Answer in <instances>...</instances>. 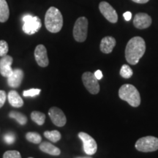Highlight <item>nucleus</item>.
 <instances>
[{
  "label": "nucleus",
  "mask_w": 158,
  "mask_h": 158,
  "mask_svg": "<svg viewBox=\"0 0 158 158\" xmlns=\"http://www.w3.org/2000/svg\"><path fill=\"white\" fill-rule=\"evenodd\" d=\"M35 58L39 66L45 68L48 65L49 61L46 48L43 45H38L35 50Z\"/></svg>",
  "instance_id": "9b49d317"
},
{
  "label": "nucleus",
  "mask_w": 158,
  "mask_h": 158,
  "mask_svg": "<svg viewBox=\"0 0 158 158\" xmlns=\"http://www.w3.org/2000/svg\"><path fill=\"white\" fill-rule=\"evenodd\" d=\"M13 61V57L9 55L2 56V58L0 59V73L3 77L8 78L13 73V70L11 67Z\"/></svg>",
  "instance_id": "ddd939ff"
},
{
  "label": "nucleus",
  "mask_w": 158,
  "mask_h": 158,
  "mask_svg": "<svg viewBox=\"0 0 158 158\" xmlns=\"http://www.w3.org/2000/svg\"><path fill=\"white\" fill-rule=\"evenodd\" d=\"M7 98H8L9 103L13 107L20 108L22 107L23 106V99L21 98V96L19 95V94L16 91L11 90L8 93Z\"/></svg>",
  "instance_id": "f3484780"
},
{
  "label": "nucleus",
  "mask_w": 158,
  "mask_h": 158,
  "mask_svg": "<svg viewBox=\"0 0 158 158\" xmlns=\"http://www.w3.org/2000/svg\"><path fill=\"white\" fill-rule=\"evenodd\" d=\"M29 158H33V157H29Z\"/></svg>",
  "instance_id": "473e14b6"
},
{
  "label": "nucleus",
  "mask_w": 158,
  "mask_h": 158,
  "mask_svg": "<svg viewBox=\"0 0 158 158\" xmlns=\"http://www.w3.org/2000/svg\"><path fill=\"white\" fill-rule=\"evenodd\" d=\"M82 81L84 86L91 94H96L100 92V84L94 73L85 72L82 75Z\"/></svg>",
  "instance_id": "0eeeda50"
},
{
  "label": "nucleus",
  "mask_w": 158,
  "mask_h": 158,
  "mask_svg": "<svg viewBox=\"0 0 158 158\" xmlns=\"http://www.w3.org/2000/svg\"><path fill=\"white\" fill-rule=\"evenodd\" d=\"M9 47L7 43L5 40H0V56H5L8 52Z\"/></svg>",
  "instance_id": "b1692460"
},
{
  "label": "nucleus",
  "mask_w": 158,
  "mask_h": 158,
  "mask_svg": "<svg viewBox=\"0 0 158 158\" xmlns=\"http://www.w3.org/2000/svg\"><path fill=\"white\" fill-rule=\"evenodd\" d=\"M10 16V10L6 0H0V22L5 23Z\"/></svg>",
  "instance_id": "a211bd4d"
},
{
  "label": "nucleus",
  "mask_w": 158,
  "mask_h": 158,
  "mask_svg": "<svg viewBox=\"0 0 158 158\" xmlns=\"http://www.w3.org/2000/svg\"><path fill=\"white\" fill-rule=\"evenodd\" d=\"M41 90L40 89H30L29 90H26L23 92V95L24 97H35L38 95L40 93Z\"/></svg>",
  "instance_id": "a878e982"
},
{
  "label": "nucleus",
  "mask_w": 158,
  "mask_h": 158,
  "mask_svg": "<svg viewBox=\"0 0 158 158\" xmlns=\"http://www.w3.org/2000/svg\"><path fill=\"white\" fill-rule=\"evenodd\" d=\"M118 96L133 107H138L141 104V95L133 85L124 84L118 90Z\"/></svg>",
  "instance_id": "7ed1b4c3"
},
{
  "label": "nucleus",
  "mask_w": 158,
  "mask_h": 158,
  "mask_svg": "<svg viewBox=\"0 0 158 158\" xmlns=\"http://www.w3.org/2000/svg\"><path fill=\"white\" fill-rule=\"evenodd\" d=\"M23 78V72L21 69L13 70L10 76L7 78V83L12 88H18L21 85Z\"/></svg>",
  "instance_id": "4468645a"
},
{
  "label": "nucleus",
  "mask_w": 158,
  "mask_h": 158,
  "mask_svg": "<svg viewBox=\"0 0 158 158\" xmlns=\"http://www.w3.org/2000/svg\"><path fill=\"white\" fill-rule=\"evenodd\" d=\"M135 149L142 152H152L158 150V138L154 136H145L138 139L135 143Z\"/></svg>",
  "instance_id": "20e7f679"
},
{
  "label": "nucleus",
  "mask_w": 158,
  "mask_h": 158,
  "mask_svg": "<svg viewBox=\"0 0 158 158\" xmlns=\"http://www.w3.org/2000/svg\"><path fill=\"white\" fill-rule=\"evenodd\" d=\"M76 158H92V157H78Z\"/></svg>",
  "instance_id": "2f4dec72"
},
{
  "label": "nucleus",
  "mask_w": 158,
  "mask_h": 158,
  "mask_svg": "<svg viewBox=\"0 0 158 158\" xmlns=\"http://www.w3.org/2000/svg\"><path fill=\"white\" fill-rule=\"evenodd\" d=\"M146 51V43L141 37H134L128 41L125 48V58L130 64H138Z\"/></svg>",
  "instance_id": "f257e3e1"
},
{
  "label": "nucleus",
  "mask_w": 158,
  "mask_h": 158,
  "mask_svg": "<svg viewBox=\"0 0 158 158\" xmlns=\"http://www.w3.org/2000/svg\"><path fill=\"white\" fill-rule=\"evenodd\" d=\"M9 116L12 118H14L15 120L19 122L21 125H24L27 122V117L24 114L20 113L17 111H11L10 112Z\"/></svg>",
  "instance_id": "aec40b11"
},
{
  "label": "nucleus",
  "mask_w": 158,
  "mask_h": 158,
  "mask_svg": "<svg viewBox=\"0 0 158 158\" xmlns=\"http://www.w3.org/2000/svg\"><path fill=\"white\" fill-rule=\"evenodd\" d=\"M6 98H7V96H6L5 91L0 90V108L2 107L4 104L5 103Z\"/></svg>",
  "instance_id": "cd10ccee"
},
{
  "label": "nucleus",
  "mask_w": 158,
  "mask_h": 158,
  "mask_svg": "<svg viewBox=\"0 0 158 158\" xmlns=\"http://www.w3.org/2000/svg\"><path fill=\"white\" fill-rule=\"evenodd\" d=\"M48 115L51 121L56 126L63 127L67 122V118L64 112L60 108L57 107H52L48 110Z\"/></svg>",
  "instance_id": "9d476101"
},
{
  "label": "nucleus",
  "mask_w": 158,
  "mask_h": 158,
  "mask_svg": "<svg viewBox=\"0 0 158 158\" xmlns=\"http://www.w3.org/2000/svg\"><path fill=\"white\" fill-rule=\"evenodd\" d=\"M99 9L102 15L110 23H115L118 21V15L114 8L106 2H101L99 5Z\"/></svg>",
  "instance_id": "1a4fd4ad"
},
{
  "label": "nucleus",
  "mask_w": 158,
  "mask_h": 158,
  "mask_svg": "<svg viewBox=\"0 0 158 158\" xmlns=\"http://www.w3.org/2000/svg\"><path fill=\"white\" fill-rule=\"evenodd\" d=\"M4 140L7 144H13L15 141V136L13 133H7L4 135Z\"/></svg>",
  "instance_id": "bb28decb"
},
{
  "label": "nucleus",
  "mask_w": 158,
  "mask_h": 158,
  "mask_svg": "<svg viewBox=\"0 0 158 158\" xmlns=\"http://www.w3.org/2000/svg\"><path fill=\"white\" fill-rule=\"evenodd\" d=\"M44 135L46 138H48L49 141L51 142H56L59 141L61 139V133H59L58 130H52V131H45L44 133Z\"/></svg>",
  "instance_id": "412c9836"
},
{
  "label": "nucleus",
  "mask_w": 158,
  "mask_h": 158,
  "mask_svg": "<svg viewBox=\"0 0 158 158\" xmlns=\"http://www.w3.org/2000/svg\"><path fill=\"white\" fill-rule=\"evenodd\" d=\"M132 1H133L134 2L138 3V4H145L148 2L149 0H132Z\"/></svg>",
  "instance_id": "7c9ffc66"
},
{
  "label": "nucleus",
  "mask_w": 158,
  "mask_h": 158,
  "mask_svg": "<svg viewBox=\"0 0 158 158\" xmlns=\"http://www.w3.org/2000/svg\"><path fill=\"white\" fill-rule=\"evenodd\" d=\"M40 149L43 152L48 154V155L58 156L60 155L61 151L58 147H55L52 143L49 142H42L40 144Z\"/></svg>",
  "instance_id": "dca6fc26"
},
{
  "label": "nucleus",
  "mask_w": 158,
  "mask_h": 158,
  "mask_svg": "<svg viewBox=\"0 0 158 158\" xmlns=\"http://www.w3.org/2000/svg\"><path fill=\"white\" fill-rule=\"evenodd\" d=\"M88 32V20L86 17H80L76 20L73 27V37L77 42L86 40Z\"/></svg>",
  "instance_id": "423d86ee"
},
{
  "label": "nucleus",
  "mask_w": 158,
  "mask_h": 158,
  "mask_svg": "<svg viewBox=\"0 0 158 158\" xmlns=\"http://www.w3.org/2000/svg\"><path fill=\"white\" fill-rule=\"evenodd\" d=\"M23 25L22 29L23 32L27 35H34L37 32L41 27L40 19L37 16H33L30 14H26L22 18Z\"/></svg>",
  "instance_id": "39448f33"
},
{
  "label": "nucleus",
  "mask_w": 158,
  "mask_h": 158,
  "mask_svg": "<svg viewBox=\"0 0 158 158\" xmlns=\"http://www.w3.org/2000/svg\"><path fill=\"white\" fill-rule=\"evenodd\" d=\"M26 138L27 140L31 143L38 144L40 143L41 141H42V137L40 135L37 133H35V132H29L26 135Z\"/></svg>",
  "instance_id": "4be33fe9"
},
{
  "label": "nucleus",
  "mask_w": 158,
  "mask_h": 158,
  "mask_svg": "<svg viewBox=\"0 0 158 158\" xmlns=\"http://www.w3.org/2000/svg\"><path fill=\"white\" fill-rule=\"evenodd\" d=\"M3 158H21V155L19 152L15 151V150H10L4 153Z\"/></svg>",
  "instance_id": "393cba45"
},
{
  "label": "nucleus",
  "mask_w": 158,
  "mask_h": 158,
  "mask_svg": "<svg viewBox=\"0 0 158 158\" xmlns=\"http://www.w3.org/2000/svg\"><path fill=\"white\" fill-rule=\"evenodd\" d=\"M78 137L83 142L84 152L88 155H93L97 152L98 145L95 140L89 134L81 132L78 133Z\"/></svg>",
  "instance_id": "6e6552de"
},
{
  "label": "nucleus",
  "mask_w": 158,
  "mask_h": 158,
  "mask_svg": "<svg viewBox=\"0 0 158 158\" xmlns=\"http://www.w3.org/2000/svg\"><path fill=\"white\" fill-rule=\"evenodd\" d=\"M45 25L48 31L57 33L61 31L63 26V17L59 9L51 7L45 15Z\"/></svg>",
  "instance_id": "f03ea898"
},
{
  "label": "nucleus",
  "mask_w": 158,
  "mask_h": 158,
  "mask_svg": "<svg viewBox=\"0 0 158 158\" xmlns=\"http://www.w3.org/2000/svg\"><path fill=\"white\" fill-rule=\"evenodd\" d=\"M123 16L124 18V19H125V21H130V20H131V19H132L131 12H130V11L125 12V13H124L123 14Z\"/></svg>",
  "instance_id": "c85d7f7f"
},
{
  "label": "nucleus",
  "mask_w": 158,
  "mask_h": 158,
  "mask_svg": "<svg viewBox=\"0 0 158 158\" xmlns=\"http://www.w3.org/2000/svg\"><path fill=\"white\" fill-rule=\"evenodd\" d=\"M116 45V40L114 37L107 36L102 39L100 43V50L104 54H110Z\"/></svg>",
  "instance_id": "2eb2a0df"
},
{
  "label": "nucleus",
  "mask_w": 158,
  "mask_h": 158,
  "mask_svg": "<svg viewBox=\"0 0 158 158\" xmlns=\"http://www.w3.org/2000/svg\"><path fill=\"white\" fill-rule=\"evenodd\" d=\"M31 118L38 125H43L45 121V115L42 112L33 111L31 114Z\"/></svg>",
  "instance_id": "6ab92c4d"
},
{
  "label": "nucleus",
  "mask_w": 158,
  "mask_h": 158,
  "mask_svg": "<svg viewBox=\"0 0 158 158\" xmlns=\"http://www.w3.org/2000/svg\"><path fill=\"white\" fill-rule=\"evenodd\" d=\"M94 76L96 77V78L98 79V80L99 81V80H100V79H102V71L101 70H97L95 73H94Z\"/></svg>",
  "instance_id": "c756f323"
},
{
  "label": "nucleus",
  "mask_w": 158,
  "mask_h": 158,
  "mask_svg": "<svg viewBox=\"0 0 158 158\" xmlns=\"http://www.w3.org/2000/svg\"><path fill=\"white\" fill-rule=\"evenodd\" d=\"M133 72L130 67L127 64H123L122 66L121 70H120V75L122 77L124 78H130V77L133 76Z\"/></svg>",
  "instance_id": "5701e85b"
},
{
  "label": "nucleus",
  "mask_w": 158,
  "mask_h": 158,
  "mask_svg": "<svg viewBox=\"0 0 158 158\" xmlns=\"http://www.w3.org/2000/svg\"><path fill=\"white\" fill-rule=\"evenodd\" d=\"M133 24L137 29H147L152 24V18L147 13H137L133 19Z\"/></svg>",
  "instance_id": "f8f14e48"
}]
</instances>
